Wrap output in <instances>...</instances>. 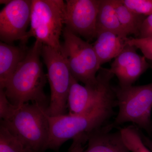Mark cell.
I'll list each match as a JSON object with an SVG mask.
<instances>
[{"label":"cell","mask_w":152,"mask_h":152,"mask_svg":"<svg viewBox=\"0 0 152 152\" xmlns=\"http://www.w3.org/2000/svg\"><path fill=\"white\" fill-rule=\"evenodd\" d=\"M32 1L11 0L0 12V39L11 44L19 40L27 42V28L31 21Z\"/></svg>","instance_id":"obj_9"},{"label":"cell","mask_w":152,"mask_h":152,"mask_svg":"<svg viewBox=\"0 0 152 152\" xmlns=\"http://www.w3.org/2000/svg\"><path fill=\"white\" fill-rule=\"evenodd\" d=\"M127 38L110 31L98 34L93 45L101 66L116 58L123 51L128 45Z\"/></svg>","instance_id":"obj_14"},{"label":"cell","mask_w":152,"mask_h":152,"mask_svg":"<svg viewBox=\"0 0 152 152\" xmlns=\"http://www.w3.org/2000/svg\"><path fill=\"white\" fill-rule=\"evenodd\" d=\"M113 124L95 130L88 136V146L83 152H130L120 131L112 132Z\"/></svg>","instance_id":"obj_12"},{"label":"cell","mask_w":152,"mask_h":152,"mask_svg":"<svg viewBox=\"0 0 152 152\" xmlns=\"http://www.w3.org/2000/svg\"><path fill=\"white\" fill-rule=\"evenodd\" d=\"M1 125L23 144L27 152L47 150L50 126L46 110L35 104L15 106L0 90Z\"/></svg>","instance_id":"obj_1"},{"label":"cell","mask_w":152,"mask_h":152,"mask_svg":"<svg viewBox=\"0 0 152 152\" xmlns=\"http://www.w3.org/2000/svg\"><path fill=\"white\" fill-rule=\"evenodd\" d=\"M100 2L101 0H66L65 27L88 41L96 38L97 17Z\"/></svg>","instance_id":"obj_10"},{"label":"cell","mask_w":152,"mask_h":152,"mask_svg":"<svg viewBox=\"0 0 152 152\" xmlns=\"http://www.w3.org/2000/svg\"><path fill=\"white\" fill-rule=\"evenodd\" d=\"M123 140L126 146L131 152H152L144 144L141 136L140 131L135 125L120 128Z\"/></svg>","instance_id":"obj_17"},{"label":"cell","mask_w":152,"mask_h":152,"mask_svg":"<svg viewBox=\"0 0 152 152\" xmlns=\"http://www.w3.org/2000/svg\"><path fill=\"white\" fill-rule=\"evenodd\" d=\"M117 107L115 92L88 113L50 116L47 114L50 126L47 150L58 151L64 143L90 133L108 124Z\"/></svg>","instance_id":"obj_3"},{"label":"cell","mask_w":152,"mask_h":152,"mask_svg":"<svg viewBox=\"0 0 152 152\" xmlns=\"http://www.w3.org/2000/svg\"><path fill=\"white\" fill-rule=\"evenodd\" d=\"M127 43L140 49L146 58L152 61V36L142 38L128 37Z\"/></svg>","instance_id":"obj_20"},{"label":"cell","mask_w":152,"mask_h":152,"mask_svg":"<svg viewBox=\"0 0 152 152\" xmlns=\"http://www.w3.org/2000/svg\"><path fill=\"white\" fill-rule=\"evenodd\" d=\"M117 107L119 109L115 121L114 128L126 123H133L138 128L152 132L151 118L152 109V83L127 88L113 87Z\"/></svg>","instance_id":"obj_5"},{"label":"cell","mask_w":152,"mask_h":152,"mask_svg":"<svg viewBox=\"0 0 152 152\" xmlns=\"http://www.w3.org/2000/svg\"><path fill=\"white\" fill-rule=\"evenodd\" d=\"M42 46L36 40L6 83L3 89L12 104L20 106L31 102L45 110L48 107L50 102L44 92L48 77L41 61Z\"/></svg>","instance_id":"obj_2"},{"label":"cell","mask_w":152,"mask_h":152,"mask_svg":"<svg viewBox=\"0 0 152 152\" xmlns=\"http://www.w3.org/2000/svg\"><path fill=\"white\" fill-rule=\"evenodd\" d=\"M136 49L127 45L111 65L110 71L118 78L120 88L132 86L150 67L146 58L138 54Z\"/></svg>","instance_id":"obj_11"},{"label":"cell","mask_w":152,"mask_h":152,"mask_svg":"<svg viewBox=\"0 0 152 152\" xmlns=\"http://www.w3.org/2000/svg\"><path fill=\"white\" fill-rule=\"evenodd\" d=\"M151 36H152V15L145 19L140 30L138 38H145Z\"/></svg>","instance_id":"obj_21"},{"label":"cell","mask_w":152,"mask_h":152,"mask_svg":"<svg viewBox=\"0 0 152 152\" xmlns=\"http://www.w3.org/2000/svg\"><path fill=\"white\" fill-rule=\"evenodd\" d=\"M29 48L26 45L19 46L0 43V89H4L6 83L14 74L27 54Z\"/></svg>","instance_id":"obj_13"},{"label":"cell","mask_w":152,"mask_h":152,"mask_svg":"<svg viewBox=\"0 0 152 152\" xmlns=\"http://www.w3.org/2000/svg\"><path fill=\"white\" fill-rule=\"evenodd\" d=\"M113 3L120 23L127 34H134L138 38L142 24L147 17L134 12L121 0H113Z\"/></svg>","instance_id":"obj_16"},{"label":"cell","mask_w":152,"mask_h":152,"mask_svg":"<svg viewBox=\"0 0 152 152\" xmlns=\"http://www.w3.org/2000/svg\"><path fill=\"white\" fill-rule=\"evenodd\" d=\"M0 152H27L21 142L1 125Z\"/></svg>","instance_id":"obj_18"},{"label":"cell","mask_w":152,"mask_h":152,"mask_svg":"<svg viewBox=\"0 0 152 152\" xmlns=\"http://www.w3.org/2000/svg\"><path fill=\"white\" fill-rule=\"evenodd\" d=\"M72 143L68 152H83V145L88 142V138L85 136H80L73 140Z\"/></svg>","instance_id":"obj_22"},{"label":"cell","mask_w":152,"mask_h":152,"mask_svg":"<svg viewBox=\"0 0 152 152\" xmlns=\"http://www.w3.org/2000/svg\"><path fill=\"white\" fill-rule=\"evenodd\" d=\"M62 34L64 41L60 52L72 77L86 86L94 84L97 81V73L101 66L93 45L66 27L64 28Z\"/></svg>","instance_id":"obj_6"},{"label":"cell","mask_w":152,"mask_h":152,"mask_svg":"<svg viewBox=\"0 0 152 152\" xmlns=\"http://www.w3.org/2000/svg\"><path fill=\"white\" fill-rule=\"evenodd\" d=\"M65 12V2L62 0H32L27 40L34 37L36 40L60 52Z\"/></svg>","instance_id":"obj_4"},{"label":"cell","mask_w":152,"mask_h":152,"mask_svg":"<svg viewBox=\"0 0 152 152\" xmlns=\"http://www.w3.org/2000/svg\"><path fill=\"white\" fill-rule=\"evenodd\" d=\"M140 134L144 144L146 146L151 150V151L152 152V141L151 139H150L148 137H146V136H145L141 132V131Z\"/></svg>","instance_id":"obj_23"},{"label":"cell","mask_w":152,"mask_h":152,"mask_svg":"<svg viewBox=\"0 0 152 152\" xmlns=\"http://www.w3.org/2000/svg\"><path fill=\"white\" fill-rule=\"evenodd\" d=\"M112 32L127 37L118 18L113 0H101L97 17L96 37L102 32Z\"/></svg>","instance_id":"obj_15"},{"label":"cell","mask_w":152,"mask_h":152,"mask_svg":"<svg viewBox=\"0 0 152 152\" xmlns=\"http://www.w3.org/2000/svg\"><path fill=\"white\" fill-rule=\"evenodd\" d=\"M134 12L148 17L152 15V0H121Z\"/></svg>","instance_id":"obj_19"},{"label":"cell","mask_w":152,"mask_h":152,"mask_svg":"<svg viewBox=\"0 0 152 152\" xmlns=\"http://www.w3.org/2000/svg\"><path fill=\"white\" fill-rule=\"evenodd\" d=\"M41 56L48 70L51 96L48 107L46 110L50 116L66 114L67 100L72 75L61 52L43 44Z\"/></svg>","instance_id":"obj_7"},{"label":"cell","mask_w":152,"mask_h":152,"mask_svg":"<svg viewBox=\"0 0 152 152\" xmlns=\"http://www.w3.org/2000/svg\"><path fill=\"white\" fill-rule=\"evenodd\" d=\"M114 76L110 69L101 67L94 84L82 86L72 77L67 100L69 114L88 113L113 94L114 91L111 81Z\"/></svg>","instance_id":"obj_8"}]
</instances>
